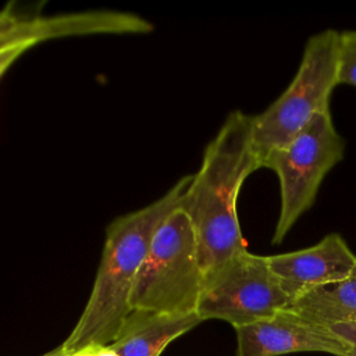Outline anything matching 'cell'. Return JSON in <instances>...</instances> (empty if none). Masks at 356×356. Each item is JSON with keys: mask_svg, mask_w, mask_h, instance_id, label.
<instances>
[{"mask_svg": "<svg viewBox=\"0 0 356 356\" xmlns=\"http://www.w3.org/2000/svg\"><path fill=\"white\" fill-rule=\"evenodd\" d=\"M259 168L252 115L231 111L206 146L178 204L195 231L203 274L246 249L236 200L245 179Z\"/></svg>", "mask_w": 356, "mask_h": 356, "instance_id": "obj_1", "label": "cell"}, {"mask_svg": "<svg viewBox=\"0 0 356 356\" xmlns=\"http://www.w3.org/2000/svg\"><path fill=\"white\" fill-rule=\"evenodd\" d=\"M192 175L178 179L161 197L110 222L100 264L86 306L63 342L65 352L90 345L108 346L131 313V295L152 238L174 211Z\"/></svg>", "mask_w": 356, "mask_h": 356, "instance_id": "obj_2", "label": "cell"}, {"mask_svg": "<svg viewBox=\"0 0 356 356\" xmlns=\"http://www.w3.org/2000/svg\"><path fill=\"white\" fill-rule=\"evenodd\" d=\"M338 61V31L325 29L310 36L289 86L263 113L252 115V142L260 168L271 152L293 139L317 114H330Z\"/></svg>", "mask_w": 356, "mask_h": 356, "instance_id": "obj_3", "label": "cell"}, {"mask_svg": "<svg viewBox=\"0 0 356 356\" xmlns=\"http://www.w3.org/2000/svg\"><path fill=\"white\" fill-rule=\"evenodd\" d=\"M203 268L188 216L177 207L156 229L131 295V309L196 313Z\"/></svg>", "mask_w": 356, "mask_h": 356, "instance_id": "obj_4", "label": "cell"}, {"mask_svg": "<svg viewBox=\"0 0 356 356\" xmlns=\"http://www.w3.org/2000/svg\"><path fill=\"white\" fill-rule=\"evenodd\" d=\"M343 154L345 140L330 113L317 114L293 139L267 156L263 167L277 174L281 191L274 245L281 243L295 222L313 206L323 179Z\"/></svg>", "mask_w": 356, "mask_h": 356, "instance_id": "obj_5", "label": "cell"}, {"mask_svg": "<svg viewBox=\"0 0 356 356\" xmlns=\"http://www.w3.org/2000/svg\"><path fill=\"white\" fill-rule=\"evenodd\" d=\"M291 303L266 256L245 249L203 274L196 313L202 321L217 318L236 328L270 318Z\"/></svg>", "mask_w": 356, "mask_h": 356, "instance_id": "obj_6", "label": "cell"}, {"mask_svg": "<svg viewBox=\"0 0 356 356\" xmlns=\"http://www.w3.org/2000/svg\"><path fill=\"white\" fill-rule=\"evenodd\" d=\"M236 356H280L293 352H324L350 356V345L324 327L282 310L275 316L236 327Z\"/></svg>", "mask_w": 356, "mask_h": 356, "instance_id": "obj_7", "label": "cell"}, {"mask_svg": "<svg viewBox=\"0 0 356 356\" xmlns=\"http://www.w3.org/2000/svg\"><path fill=\"white\" fill-rule=\"evenodd\" d=\"M266 259L292 302L313 288L341 281L356 271V254L334 232L310 248Z\"/></svg>", "mask_w": 356, "mask_h": 356, "instance_id": "obj_8", "label": "cell"}, {"mask_svg": "<svg viewBox=\"0 0 356 356\" xmlns=\"http://www.w3.org/2000/svg\"><path fill=\"white\" fill-rule=\"evenodd\" d=\"M200 323L197 313L167 314L134 309L108 348L117 356H160L168 343Z\"/></svg>", "mask_w": 356, "mask_h": 356, "instance_id": "obj_9", "label": "cell"}, {"mask_svg": "<svg viewBox=\"0 0 356 356\" xmlns=\"http://www.w3.org/2000/svg\"><path fill=\"white\" fill-rule=\"evenodd\" d=\"M288 310L324 327L356 321V271L348 278L305 292Z\"/></svg>", "mask_w": 356, "mask_h": 356, "instance_id": "obj_10", "label": "cell"}, {"mask_svg": "<svg viewBox=\"0 0 356 356\" xmlns=\"http://www.w3.org/2000/svg\"><path fill=\"white\" fill-rule=\"evenodd\" d=\"M356 86V31L339 32L338 85Z\"/></svg>", "mask_w": 356, "mask_h": 356, "instance_id": "obj_11", "label": "cell"}, {"mask_svg": "<svg viewBox=\"0 0 356 356\" xmlns=\"http://www.w3.org/2000/svg\"><path fill=\"white\" fill-rule=\"evenodd\" d=\"M330 328L350 345L352 348L350 356H356V321L338 323V324L330 325Z\"/></svg>", "mask_w": 356, "mask_h": 356, "instance_id": "obj_12", "label": "cell"}, {"mask_svg": "<svg viewBox=\"0 0 356 356\" xmlns=\"http://www.w3.org/2000/svg\"><path fill=\"white\" fill-rule=\"evenodd\" d=\"M26 47H13L0 51V78L11 67V64L25 51Z\"/></svg>", "mask_w": 356, "mask_h": 356, "instance_id": "obj_13", "label": "cell"}, {"mask_svg": "<svg viewBox=\"0 0 356 356\" xmlns=\"http://www.w3.org/2000/svg\"><path fill=\"white\" fill-rule=\"evenodd\" d=\"M104 346H97V345H90L74 352H67L64 356H99L102 353Z\"/></svg>", "mask_w": 356, "mask_h": 356, "instance_id": "obj_14", "label": "cell"}, {"mask_svg": "<svg viewBox=\"0 0 356 356\" xmlns=\"http://www.w3.org/2000/svg\"><path fill=\"white\" fill-rule=\"evenodd\" d=\"M67 352L61 348V346H58L57 349H54V350H50V352H47V353H44L43 356H64Z\"/></svg>", "mask_w": 356, "mask_h": 356, "instance_id": "obj_15", "label": "cell"}, {"mask_svg": "<svg viewBox=\"0 0 356 356\" xmlns=\"http://www.w3.org/2000/svg\"><path fill=\"white\" fill-rule=\"evenodd\" d=\"M42 356H43V355H42Z\"/></svg>", "mask_w": 356, "mask_h": 356, "instance_id": "obj_16", "label": "cell"}]
</instances>
